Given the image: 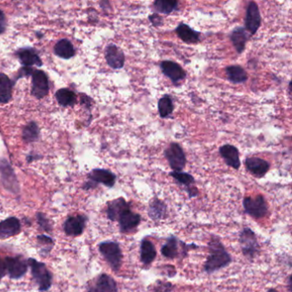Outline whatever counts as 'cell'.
I'll return each mask as SVG.
<instances>
[{
    "instance_id": "38",
    "label": "cell",
    "mask_w": 292,
    "mask_h": 292,
    "mask_svg": "<svg viewBox=\"0 0 292 292\" xmlns=\"http://www.w3.org/2000/svg\"><path fill=\"white\" fill-rule=\"evenodd\" d=\"M148 19L150 20L151 23L155 27H160L163 25V18L158 14L153 13L148 17Z\"/></svg>"
},
{
    "instance_id": "19",
    "label": "cell",
    "mask_w": 292,
    "mask_h": 292,
    "mask_svg": "<svg viewBox=\"0 0 292 292\" xmlns=\"http://www.w3.org/2000/svg\"><path fill=\"white\" fill-rule=\"evenodd\" d=\"M169 175L174 178L177 183L184 186L189 198L198 196V189L194 186L196 180L191 174L183 172H172Z\"/></svg>"
},
{
    "instance_id": "22",
    "label": "cell",
    "mask_w": 292,
    "mask_h": 292,
    "mask_svg": "<svg viewBox=\"0 0 292 292\" xmlns=\"http://www.w3.org/2000/svg\"><path fill=\"white\" fill-rule=\"evenodd\" d=\"M230 39L238 54L243 53L245 50L247 41L249 40V35L247 34L245 27H235L230 35Z\"/></svg>"
},
{
    "instance_id": "20",
    "label": "cell",
    "mask_w": 292,
    "mask_h": 292,
    "mask_svg": "<svg viewBox=\"0 0 292 292\" xmlns=\"http://www.w3.org/2000/svg\"><path fill=\"white\" fill-rule=\"evenodd\" d=\"M87 292H118L115 279L107 273H102L96 280L95 285L87 289Z\"/></svg>"
},
{
    "instance_id": "27",
    "label": "cell",
    "mask_w": 292,
    "mask_h": 292,
    "mask_svg": "<svg viewBox=\"0 0 292 292\" xmlns=\"http://www.w3.org/2000/svg\"><path fill=\"white\" fill-rule=\"evenodd\" d=\"M227 78L234 84L245 83L248 80V74L245 70L240 66H230L225 68Z\"/></svg>"
},
{
    "instance_id": "42",
    "label": "cell",
    "mask_w": 292,
    "mask_h": 292,
    "mask_svg": "<svg viewBox=\"0 0 292 292\" xmlns=\"http://www.w3.org/2000/svg\"><path fill=\"white\" fill-rule=\"evenodd\" d=\"M268 292H278V291H277V290H276L275 289H273V288H272V289H268Z\"/></svg>"
},
{
    "instance_id": "41",
    "label": "cell",
    "mask_w": 292,
    "mask_h": 292,
    "mask_svg": "<svg viewBox=\"0 0 292 292\" xmlns=\"http://www.w3.org/2000/svg\"><path fill=\"white\" fill-rule=\"evenodd\" d=\"M291 276L289 275L288 278V287H289V291L291 292Z\"/></svg>"
},
{
    "instance_id": "30",
    "label": "cell",
    "mask_w": 292,
    "mask_h": 292,
    "mask_svg": "<svg viewBox=\"0 0 292 292\" xmlns=\"http://www.w3.org/2000/svg\"><path fill=\"white\" fill-rule=\"evenodd\" d=\"M13 83L6 74L0 73V103L6 104L11 101Z\"/></svg>"
},
{
    "instance_id": "37",
    "label": "cell",
    "mask_w": 292,
    "mask_h": 292,
    "mask_svg": "<svg viewBox=\"0 0 292 292\" xmlns=\"http://www.w3.org/2000/svg\"><path fill=\"white\" fill-rule=\"evenodd\" d=\"M36 216L40 229L47 233H52V225L50 223L49 218H47V215L43 213H37Z\"/></svg>"
},
{
    "instance_id": "10",
    "label": "cell",
    "mask_w": 292,
    "mask_h": 292,
    "mask_svg": "<svg viewBox=\"0 0 292 292\" xmlns=\"http://www.w3.org/2000/svg\"><path fill=\"white\" fill-rule=\"evenodd\" d=\"M117 221H118L120 232L122 233H128L139 226L142 221V217L139 213H134L131 210L129 206L120 213Z\"/></svg>"
},
{
    "instance_id": "21",
    "label": "cell",
    "mask_w": 292,
    "mask_h": 292,
    "mask_svg": "<svg viewBox=\"0 0 292 292\" xmlns=\"http://www.w3.org/2000/svg\"><path fill=\"white\" fill-rule=\"evenodd\" d=\"M157 255L155 246L148 238L142 239L140 246V259L142 264L149 266L153 263Z\"/></svg>"
},
{
    "instance_id": "25",
    "label": "cell",
    "mask_w": 292,
    "mask_h": 292,
    "mask_svg": "<svg viewBox=\"0 0 292 292\" xmlns=\"http://www.w3.org/2000/svg\"><path fill=\"white\" fill-rule=\"evenodd\" d=\"M128 207H129V204L123 197L112 200L107 203V218L111 221H117L118 216L120 215V213Z\"/></svg>"
},
{
    "instance_id": "17",
    "label": "cell",
    "mask_w": 292,
    "mask_h": 292,
    "mask_svg": "<svg viewBox=\"0 0 292 292\" xmlns=\"http://www.w3.org/2000/svg\"><path fill=\"white\" fill-rule=\"evenodd\" d=\"M246 169L255 178H262L270 169V164L259 157H249L245 159Z\"/></svg>"
},
{
    "instance_id": "29",
    "label": "cell",
    "mask_w": 292,
    "mask_h": 292,
    "mask_svg": "<svg viewBox=\"0 0 292 292\" xmlns=\"http://www.w3.org/2000/svg\"><path fill=\"white\" fill-rule=\"evenodd\" d=\"M54 52L57 57H62L64 59H69V58L74 57L76 51H75L74 47H73L71 41L67 39H63L55 45Z\"/></svg>"
},
{
    "instance_id": "2",
    "label": "cell",
    "mask_w": 292,
    "mask_h": 292,
    "mask_svg": "<svg viewBox=\"0 0 292 292\" xmlns=\"http://www.w3.org/2000/svg\"><path fill=\"white\" fill-rule=\"evenodd\" d=\"M27 262L28 268H30L31 275L33 277L34 281L37 284L39 290L44 292L51 289L52 273L47 268V265L34 258H28Z\"/></svg>"
},
{
    "instance_id": "7",
    "label": "cell",
    "mask_w": 292,
    "mask_h": 292,
    "mask_svg": "<svg viewBox=\"0 0 292 292\" xmlns=\"http://www.w3.org/2000/svg\"><path fill=\"white\" fill-rule=\"evenodd\" d=\"M165 157L173 172H182L186 166V156L180 145L172 142L166 148Z\"/></svg>"
},
{
    "instance_id": "35",
    "label": "cell",
    "mask_w": 292,
    "mask_h": 292,
    "mask_svg": "<svg viewBox=\"0 0 292 292\" xmlns=\"http://www.w3.org/2000/svg\"><path fill=\"white\" fill-rule=\"evenodd\" d=\"M40 129L36 123L31 122L25 126L22 131V139L26 142H36L39 138Z\"/></svg>"
},
{
    "instance_id": "6",
    "label": "cell",
    "mask_w": 292,
    "mask_h": 292,
    "mask_svg": "<svg viewBox=\"0 0 292 292\" xmlns=\"http://www.w3.org/2000/svg\"><path fill=\"white\" fill-rule=\"evenodd\" d=\"M88 181L83 185L84 189L95 188L99 183H102L108 188H112L116 183L117 177L109 170L94 169L87 176Z\"/></svg>"
},
{
    "instance_id": "39",
    "label": "cell",
    "mask_w": 292,
    "mask_h": 292,
    "mask_svg": "<svg viewBox=\"0 0 292 292\" xmlns=\"http://www.w3.org/2000/svg\"><path fill=\"white\" fill-rule=\"evenodd\" d=\"M6 16H5L3 11L0 10V34L4 33V31L6 30Z\"/></svg>"
},
{
    "instance_id": "15",
    "label": "cell",
    "mask_w": 292,
    "mask_h": 292,
    "mask_svg": "<svg viewBox=\"0 0 292 292\" xmlns=\"http://www.w3.org/2000/svg\"><path fill=\"white\" fill-rule=\"evenodd\" d=\"M162 73L175 85L185 79L186 72L180 64L171 60L162 61L160 63Z\"/></svg>"
},
{
    "instance_id": "14",
    "label": "cell",
    "mask_w": 292,
    "mask_h": 292,
    "mask_svg": "<svg viewBox=\"0 0 292 292\" xmlns=\"http://www.w3.org/2000/svg\"><path fill=\"white\" fill-rule=\"evenodd\" d=\"M105 58L108 66L114 70L123 68L125 63V55L123 50L114 44H110L105 50Z\"/></svg>"
},
{
    "instance_id": "33",
    "label": "cell",
    "mask_w": 292,
    "mask_h": 292,
    "mask_svg": "<svg viewBox=\"0 0 292 292\" xmlns=\"http://www.w3.org/2000/svg\"><path fill=\"white\" fill-rule=\"evenodd\" d=\"M158 113L161 118H169L174 111V104L172 97L166 94L158 101Z\"/></svg>"
},
{
    "instance_id": "1",
    "label": "cell",
    "mask_w": 292,
    "mask_h": 292,
    "mask_svg": "<svg viewBox=\"0 0 292 292\" xmlns=\"http://www.w3.org/2000/svg\"><path fill=\"white\" fill-rule=\"evenodd\" d=\"M208 247L209 254L204 265V271L208 274L221 270L232 263V255L227 252L218 237L213 236L208 243Z\"/></svg>"
},
{
    "instance_id": "5",
    "label": "cell",
    "mask_w": 292,
    "mask_h": 292,
    "mask_svg": "<svg viewBox=\"0 0 292 292\" xmlns=\"http://www.w3.org/2000/svg\"><path fill=\"white\" fill-rule=\"evenodd\" d=\"M244 212L252 218H265L268 215V203L265 198L262 194L254 197H245L243 201Z\"/></svg>"
},
{
    "instance_id": "9",
    "label": "cell",
    "mask_w": 292,
    "mask_h": 292,
    "mask_svg": "<svg viewBox=\"0 0 292 292\" xmlns=\"http://www.w3.org/2000/svg\"><path fill=\"white\" fill-rule=\"evenodd\" d=\"M87 221L88 218L84 214L69 216L63 224V232L69 237H79L84 232Z\"/></svg>"
},
{
    "instance_id": "28",
    "label": "cell",
    "mask_w": 292,
    "mask_h": 292,
    "mask_svg": "<svg viewBox=\"0 0 292 292\" xmlns=\"http://www.w3.org/2000/svg\"><path fill=\"white\" fill-rule=\"evenodd\" d=\"M17 57H19L21 63L27 67H30L32 66L41 67L42 66L41 58L34 49L22 48L17 52Z\"/></svg>"
},
{
    "instance_id": "4",
    "label": "cell",
    "mask_w": 292,
    "mask_h": 292,
    "mask_svg": "<svg viewBox=\"0 0 292 292\" xmlns=\"http://www.w3.org/2000/svg\"><path fill=\"white\" fill-rule=\"evenodd\" d=\"M239 243L244 257L253 259L256 256L259 250V243L255 233L250 228H243L239 236Z\"/></svg>"
},
{
    "instance_id": "12",
    "label": "cell",
    "mask_w": 292,
    "mask_h": 292,
    "mask_svg": "<svg viewBox=\"0 0 292 292\" xmlns=\"http://www.w3.org/2000/svg\"><path fill=\"white\" fill-rule=\"evenodd\" d=\"M262 24V16L259 6L255 2H249L246 11L245 29L249 31V36L256 34Z\"/></svg>"
},
{
    "instance_id": "31",
    "label": "cell",
    "mask_w": 292,
    "mask_h": 292,
    "mask_svg": "<svg viewBox=\"0 0 292 292\" xmlns=\"http://www.w3.org/2000/svg\"><path fill=\"white\" fill-rule=\"evenodd\" d=\"M178 1L176 0H156L153 4V10L157 14L169 15L178 10Z\"/></svg>"
},
{
    "instance_id": "3",
    "label": "cell",
    "mask_w": 292,
    "mask_h": 292,
    "mask_svg": "<svg viewBox=\"0 0 292 292\" xmlns=\"http://www.w3.org/2000/svg\"><path fill=\"white\" fill-rule=\"evenodd\" d=\"M99 251L115 273L120 270L123 261V253L120 245L115 241H105L99 243Z\"/></svg>"
},
{
    "instance_id": "8",
    "label": "cell",
    "mask_w": 292,
    "mask_h": 292,
    "mask_svg": "<svg viewBox=\"0 0 292 292\" xmlns=\"http://www.w3.org/2000/svg\"><path fill=\"white\" fill-rule=\"evenodd\" d=\"M6 274H8L11 279H22L27 273L28 269L27 259H25L22 255H15V256H7L5 259Z\"/></svg>"
},
{
    "instance_id": "26",
    "label": "cell",
    "mask_w": 292,
    "mask_h": 292,
    "mask_svg": "<svg viewBox=\"0 0 292 292\" xmlns=\"http://www.w3.org/2000/svg\"><path fill=\"white\" fill-rule=\"evenodd\" d=\"M148 213V216L153 221H160L162 219L167 218V205L164 202H162L158 198H154L149 204Z\"/></svg>"
},
{
    "instance_id": "34",
    "label": "cell",
    "mask_w": 292,
    "mask_h": 292,
    "mask_svg": "<svg viewBox=\"0 0 292 292\" xmlns=\"http://www.w3.org/2000/svg\"><path fill=\"white\" fill-rule=\"evenodd\" d=\"M36 241H37V244L40 247L41 254L43 256L48 255L52 248L54 247V240L49 236L45 235V234L38 235L36 237Z\"/></svg>"
},
{
    "instance_id": "13",
    "label": "cell",
    "mask_w": 292,
    "mask_h": 292,
    "mask_svg": "<svg viewBox=\"0 0 292 292\" xmlns=\"http://www.w3.org/2000/svg\"><path fill=\"white\" fill-rule=\"evenodd\" d=\"M49 92V82L46 73L42 71L32 73V94L37 99H42Z\"/></svg>"
},
{
    "instance_id": "16",
    "label": "cell",
    "mask_w": 292,
    "mask_h": 292,
    "mask_svg": "<svg viewBox=\"0 0 292 292\" xmlns=\"http://www.w3.org/2000/svg\"><path fill=\"white\" fill-rule=\"evenodd\" d=\"M22 232V224L17 217L9 218L0 221V240H6L18 235Z\"/></svg>"
},
{
    "instance_id": "40",
    "label": "cell",
    "mask_w": 292,
    "mask_h": 292,
    "mask_svg": "<svg viewBox=\"0 0 292 292\" xmlns=\"http://www.w3.org/2000/svg\"><path fill=\"white\" fill-rule=\"evenodd\" d=\"M6 275V265H5V262L3 259H1L0 257V279H3L4 277Z\"/></svg>"
},
{
    "instance_id": "18",
    "label": "cell",
    "mask_w": 292,
    "mask_h": 292,
    "mask_svg": "<svg viewBox=\"0 0 292 292\" xmlns=\"http://www.w3.org/2000/svg\"><path fill=\"white\" fill-rule=\"evenodd\" d=\"M219 154L221 155L225 164L233 169L238 170L241 167L239 150L232 144L223 145L219 148Z\"/></svg>"
},
{
    "instance_id": "24",
    "label": "cell",
    "mask_w": 292,
    "mask_h": 292,
    "mask_svg": "<svg viewBox=\"0 0 292 292\" xmlns=\"http://www.w3.org/2000/svg\"><path fill=\"white\" fill-rule=\"evenodd\" d=\"M176 33L181 41L187 44H197L200 41L201 34L193 29L190 26L185 23H180L176 27Z\"/></svg>"
},
{
    "instance_id": "23",
    "label": "cell",
    "mask_w": 292,
    "mask_h": 292,
    "mask_svg": "<svg viewBox=\"0 0 292 292\" xmlns=\"http://www.w3.org/2000/svg\"><path fill=\"white\" fill-rule=\"evenodd\" d=\"M180 241L178 240L177 237L171 236L167 238V242L161 247V254L167 259H173L178 258L179 255L183 256L182 252L179 249Z\"/></svg>"
},
{
    "instance_id": "36",
    "label": "cell",
    "mask_w": 292,
    "mask_h": 292,
    "mask_svg": "<svg viewBox=\"0 0 292 292\" xmlns=\"http://www.w3.org/2000/svg\"><path fill=\"white\" fill-rule=\"evenodd\" d=\"M174 285L170 282L157 280L154 284L148 287V292H172Z\"/></svg>"
},
{
    "instance_id": "11",
    "label": "cell",
    "mask_w": 292,
    "mask_h": 292,
    "mask_svg": "<svg viewBox=\"0 0 292 292\" xmlns=\"http://www.w3.org/2000/svg\"><path fill=\"white\" fill-rule=\"evenodd\" d=\"M0 176L1 183L8 191L14 194H19L20 186L17 177L14 173L13 169L6 161L0 163Z\"/></svg>"
},
{
    "instance_id": "32",
    "label": "cell",
    "mask_w": 292,
    "mask_h": 292,
    "mask_svg": "<svg viewBox=\"0 0 292 292\" xmlns=\"http://www.w3.org/2000/svg\"><path fill=\"white\" fill-rule=\"evenodd\" d=\"M55 96H56L58 104L62 107L73 106L77 101L76 93L67 88H61L59 90H57Z\"/></svg>"
}]
</instances>
